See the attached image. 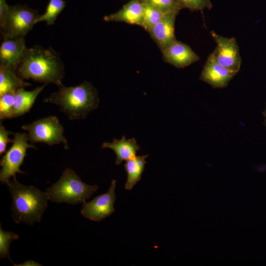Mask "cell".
<instances>
[{
	"instance_id": "6da1fadb",
	"label": "cell",
	"mask_w": 266,
	"mask_h": 266,
	"mask_svg": "<svg viewBox=\"0 0 266 266\" xmlns=\"http://www.w3.org/2000/svg\"><path fill=\"white\" fill-rule=\"evenodd\" d=\"M17 70L23 79H31L46 84L53 83L58 87L63 85V62L57 53L49 48L35 45L27 48Z\"/></svg>"
},
{
	"instance_id": "7a4b0ae2",
	"label": "cell",
	"mask_w": 266,
	"mask_h": 266,
	"mask_svg": "<svg viewBox=\"0 0 266 266\" xmlns=\"http://www.w3.org/2000/svg\"><path fill=\"white\" fill-rule=\"evenodd\" d=\"M43 102L56 105L70 120H79L97 108L100 100L96 89L90 83L84 81L74 86H59Z\"/></svg>"
},
{
	"instance_id": "3957f363",
	"label": "cell",
	"mask_w": 266,
	"mask_h": 266,
	"mask_svg": "<svg viewBox=\"0 0 266 266\" xmlns=\"http://www.w3.org/2000/svg\"><path fill=\"white\" fill-rule=\"evenodd\" d=\"M12 198V216L15 223L33 225L40 222L47 207L46 193L33 186H27L13 178L6 184Z\"/></svg>"
},
{
	"instance_id": "277c9868",
	"label": "cell",
	"mask_w": 266,
	"mask_h": 266,
	"mask_svg": "<svg viewBox=\"0 0 266 266\" xmlns=\"http://www.w3.org/2000/svg\"><path fill=\"white\" fill-rule=\"evenodd\" d=\"M98 189L97 185L85 183L73 170L66 168L46 193L52 202L75 205L86 202Z\"/></svg>"
},
{
	"instance_id": "5b68a950",
	"label": "cell",
	"mask_w": 266,
	"mask_h": 266,
	"mask_svg": "<svg viewBox=\"0 0 266 266\" xmlns=\"http://www.w3.org/2000/svg\"><path fill=\"white\" fill-rule=\"evenodd\" d=\"M21 128L28 132L31 144L38 142L49 145L63 143L66 149L68 148L67 141L64 135V129L55 116L44 117L24 125Z\"/></svg>"
},
{
	"instance_id": "8992f818",
	"label": "cell",
	"mask_w": 266,
	"mask_h": 266,
	"mask_svg": "<svg viewBox=\"0 0 266 266\" xmlns=\"http://www.w3.org/2000/svg\"><path fill=\"white\" fill-rule=\"evenodd\" d=\"M38 11L27 6H9L3 24L0 26L3 38L24 37L35 24Z\"/></svg>"
},
{
	"instance_id": "52a82bcc",
	"label": "cell",
	"mask_w": 266,
	"mask_h": 266,
	"mask_svg": "<svg viewBox=\"0 0 266 266\" xmlns=\"http://www.w3.org/2000/svg\"><path fill=\"white\" fill-rule=\"evenodd\" d=\"M13 140L11 146L0 161V181L5 184L10 181L11 177L16 178V173H25L20 167L27 155V150L31 148H36L34 146L28 143L29 138L27 133H15Z\"/></svg>"
},
{
	"instance_id": "ba28073f",
	"label": "cell",
	"mask_w": 266,
	"mask_h": 266,
	"mask_svg": "<svg viewBox=\"0 0 266 266\" xmlns=\"http://www.w3.org/2000/svg\"><path fill=\"white\" fill-rule=\"evenodd\" d=\"M116 186V180H112L107 192L99 195L89 202L83 203L80 211L81 214L96 222L101 221L111 215L115 211Z\"/></svg>"
},
{
	"instance_id": "9c48e42d",
	"label": "cell",
	"mask_w": 266,
	"mask_h": 266,
	"mask_svg": "<svg viewBox=\"0 0 266 266\" xmlns=\"http://www.w3.org/2000/svg\"><path fill=\"white\" fill-rule=\"evenodd\" d=\"M210 33L217 45L212 52L216 61L237 73L240 68L241 59L235 38L223 37L213 31Z\"/></svg>"
},
{
	"instance_id": "30bf717a",
	"label": "cell",
	"mask_w": 266,
	"mask_h": 266,
	"mask_svg": "<svg viewBox=\"0 0 266 266\" xmlns=\"http://www.w3.org/2000/svg\"><path fill=\"white\" fill-rule=\"evenodd\" d=\"M236 73L218 63L211 53L203 67L200 79L214 88H225Z\"/></svg>"
},
{
	"instance_id": "8fae6325",
	"label": "cell",
	"mask_w": 266,
	"mask_h": 266,
	"mask_svg": "<svg viewBox=\"0 0 266 266\" xmlns=\"http://www.w3.org/2000/svg\"><path fill=\"white\" fill-rule=\"evenodd\" d=\"M161 51L165 62L178 68L186 67L200 60V57L189 45L177 39Z\"/></svg>"
},
{
	"instance_id": "7c38bea8",
	"label": "cell",
	"mask_w": 266,
	"mask_h": 266,
	"mask_svg": "<svg viewBox=\"0 0 266 266\" xmlns=\"http://www.w3.org/2000/svg\"><path fill=\"white\" fill-rule=\"evenodd\" d=\"M27 49L24 37L3 38L0 47V66H8L15 70L21 63Z\"/></svg>"
},
{
	"instance_id": "4fadbf2b",
	"label": "cell",
	"mask_w": 266,
	"mask_h": 266,
	"mask_svg": "<svg viewBox=\"0 0 266 266\" xmlns=\"http://www.w3.org/2000/svg\"><path fill=\"white\" fill-rule=\"evenodd\" d=\"M144 2L143 0H131L117 12L106 15V22H124L142 26Z\"/></svg>"
},
{
	"instance_id": "5bb4252c",
	"label": "cell",
	"mask_w": 266,
	"mask_h": 266,
	"mask_svg": "<svg viewBox=\"0 0 266 266\" xmlns=\"http://www.w3.org/2000/svg\"><path fill=\"white\" fill-rule=\"evenodd\" d=\"M176 16L173 13L166 14L148 31L161 50L176 39L174 33Z\"/></svg>"
},
{
	"instance_id": "9a60e30c",
	"label": "cell",
	"mask_w": 266,
	"mask_h": 266,
	"mask_svg": "<svg viewBox=\"0 0 266 266\" xmlns=\"http://www.w3.org/2000/svg\"><path fill=\"white\" fill-rule=\"evenodd\" d=\"M101 147L114 151L116 155V165H119L124 161H127L134 158L140 149L134 138L127 139L124 135L120 139L113 138L111 142H103Z\"/></svg>"
},
{
	"instance_id": "2e32d148",
	"label": "cell",
	"mask_w": 266,
	"mask_h": 266,
	"mask_svg": "<svg viewBox=\"0 0 266 266\" xmlns=\"http://www.w3.org/2000/svg\"><path fill=\"white\" fill-rule=\"evenodd\" d=\"M47 85L43 84L30 91L25 90L23 88L17 89L15 92L12 118L21 116L29 112L37 97Z\"/></svg>"
},
{
	"instance_id": "e0dca14e",
	"label": "cell",
	"mask_w": 266,
	"mask_h": 266,
	"mask_svg": "<svg viewBox=\"0 0 266 266\" xmlns=\"http://www.w3.org/2000/svg\"><path fill=\"white\" fill-rule=\"evenodd\" d=\"M148 156V155L136 156L126 161L124 165L127 174V179L125 184L126 190H132L141 180L146 164L145 159Z\"/></svg>"
},
{
	"instance_id": "ac0fdd59",
	"label": "cell",
	"mask_w": 266,
	"mask_h": 266,
	"mask_svg": "<svg viewBox=\"0 0 266 266\" xmlns=\"http://www.w3.org/2000/svg\"><path fill=\"white\" fill-rule=\"evenodd\" d=\"M12 68L0 66V96L8 92L15 91L20 88L31 86L18 77Z\"/></svg>"
},
{
	"instance_id": "d6986e66",
	"label": "cell",
	"mask_w": 266,
	"mask_h": 266,
	"mask_svg": "<svg viewBox=\"0 0 266 266\" xmlns=\"http://www.w3.org/2000/svg\"><path fill=\"white\" fill-rule=\"evenodd\" d=\"M66 4V1L64 0H49L45 12L38 16L35 23L45 22L47 25H53L58 15L65 7Z\"/></svg>"
},
{
	"instance_id": "ffe728a7",
	"label": "cell",
	"mask_w": 266,
	"mask_h": 266,
	"mask_svg": "<svg viewBox=\"0 0 266 266\" xmlns=\"http://www.w3.org/2000/svg\"><path fill=\"white\" fill-rule=\"evenodd\" d=\"M166 14L144 2L142 27L148 32Z\"/></svg>"
},
{
	"instance_id": "44dd1931",
	"label": "cell",
	"mask_w": 266,
	"mask_h": 266,
	"mask_svg": "<svg viewBox=\"0 0 266 266\" xmlns=\"http://www.w3.org/2000/svg\"><path fill=\"white\" fill-rule=\"evenodd\" d=\"M19 239V235L11 232L4 231L0 225V258H7L12 261L9 256L10 244L12 241Z\"/></svg>"
},
{
	"instance_id": "7402d4cb",
	"label": "cell",
	"mask_w": 266,
	"mask_h": 266,
	"mask_svg": "<svg viewBox=\"0 0 266 266\" xmlns=\"http://www.w3.org/2000/svg\"><path fill=\"white\" fill-rule=\"evenodd\" d=\"M15 91L5 93L0 96V119L12 118Z\"/></svg>"
},
{
	"instance_id": "603a6c76",
	"label": "cell",
	"mask_w": 266,
	"mask_h": 266,
	"mask_svg": "<svg viewBox=\"0 0 266 266\" xmlns=\"http://www.w3.org/2000/svg\"><path fill=\"white\" fill-rule=\"evenodd\" d=\"M163 12L178 14L181 10L176 0H143Z\"/></svg>"
},
{
	"instance_id": "cb8c5ba5",
	"label": "cell",
	"mask_w": 266,
	"mask_h": 266,
	"mask_svg": "<svg viewBox=\"0 0 266 266\" xmlns=\"http://www.w3.org/2000/svg\"><path fill=\"white\" fill-rule=\"evenodd\" d=\"M181 9L187 8L192 11L210 9L212 4L210 0H176Z\"/></svg>"
},
{
	"instance_id": "d4e9b609",
	"label": "cell",
	"mask_w": 266,
	"mask_h": 266,
	"mask_svg": "<svg viewBox=\"0 0 266 266\" xmlns=\"http://www.w3.org/2000/svg\"><path fill=\"white\" fill-rule=\"evenodd\" d=\"M10 134H13L10 131L6 130L1 124H0V155L4 153L6 150L7 145L9 143H12L13 140L9 138Z\"/></svg>"
},
{
	"instance_id": "484cf974",
	"label": "cell",
	"mask_w": 266,
	"mask_h": 266,
	"mask_svg": "<svg viewBox=\"0 0 266 266\" xmlns=\"http://www.w3.org/2000/svg\"><path fill=\"white\" fill-rule=\"evenodd\" d=\"M9 5L6 0H0V25L1 26L5 19L7 13Z\"/></svg>"
},
{
	"instance_id": "4316f807",
	"label": "cell",
	"mask_w": 266,
	"mask_h": 266,
	"mask_svg": "<svg viewBox=\"0 0 266 266\" xmlns=\"http://www.w3.org/2000/svg\"><path fill=\"white\" fill-rule=\"evenodd\" d=\"M263 115L264 117V125L266 128V105L265 110L263 112Z\"/></svg>"
}]
</instances>
